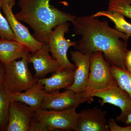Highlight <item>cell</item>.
Masks as SVG:
<instances>
[{
  "instance_id": "cell-1",
  "label": "cell",
  "mask_w": 131,
  "mask_h": 131,
  "mask_svg": "<svg viewBox=\"0 0 131 131\" xmlns=\"http://www.w3.org/2000/svg\"><path fill=\"white\" fill-rule=\"evenodd\" d=\"M72 22L75 35L82 37L75 49L84 54L101 52L111 66L127 71L125 59L129 36L93 15L76 16Z\"/></svg>"
},
{
  "instance_id": "cell-2",
  "label": "cell",
  "mask_w": 131,
  "mask_h": 131,
  "mask_svg": "<svg viewBox=\"0 0 131 131\" xmlns=\"http://www.w3.org/2000/svg\"><path fill=\"white\" fill-rule=\"evenodd\" d=\"M51 0H19L20 11L15 15L19 21L28 24L36 40L48 44L51 32L66 21L72 22L75 16L62 12L50 5Z\"/></svg>"
},
{
  "instance_id": "cell-3",
  "label": "cell",
  "mask_w": 131,
  "mask_h": 131,
  "mask_svg": "<svg viewBox=\"0 0 131 131\" xmlns=\"http://www.w3.org/2000/svg\"><path fill=\"white\" fill-rule=\"evenodd\" d=\"M30 53L20 61L4 64L5 77L3 85L11 94L20 93L29 89L37 82L28 67Z\"/></svg>"
},
{
  "instance_id": "cell-4",
  "label": "cell",
  "mask_w": 131,
  "mask_h": 131,
  "mask_svg": "<svg viewBox=\"0 0 131 131\" xmlns=\"http://www.w3.org/2000/svg\"><path fill=\"white\" fill-rule=\"evenodd\" d=\"M111 65L101 51L91 54L89 77L86 88L80 96L96 90L104 89L117 83L111 73Z\"/></svg>"
},
{
  "instance_id": "cell-5",
  "label": "cell",
  "mask_w": 131,
  "mask_h": 131,
  "mask_svg": "<svg viewBox=\"0 0 131 131\" xmlns=\"http://www.w3.org/2000/svg\"><path fill=\"white\" fill-rule=\"evenodd\" d=\"M77 106L62 110L35 111L33 118L44 124L49 131L75 130L78 113Z\"/></svg>"
},
{
  "instance_id": "cell-6",
  "label": "cell",
  "mask_w": 131,
  "mask_h": 131,
  "mask_svg": "<svg viewBox=\"0 0 131 131\" xmlns=\"http://www.w3.org/2000/svg\"><path fill=\"white\" fill-rule=\"evenodd\" d=\"M69 26L68 21L56 26L50 33L48 44L52 56L61 67L75 71V65L69 61L67 53L70 47L76 46L77 42L66 39L64 37L65 34L69 32Z\"/></svg>"
},
{
  "instance_id": "cell-7",
  "label": "cell",
  "mask_w": 131,
  "mask_h": 131,
  "mask_svg": "<svg viewBox=\"0 0 131 131\" xmlns=\"http://www.w3.org/2000/svg\"><path fill=\"white\" fill-rule=\"evenodd\" d=\"M83 97H96L101 98V105L106 103L118 107L121 113L115 118L116 121L124 123L127 116L131 113V100L128 94L122 89L117 83L104 89L93 91Z\"/></svg>"
},
{
  "instance_id": "cell-8",
  "label": "cell",
  "mask_w": 131,
  "mask_h": 131,
  "mask_svg": "<svg viewBox=\"0 0 131 131\" xmlns=\"http://www.w3.org/2000/svg\"><path fill=\"white\" fill-rule=\"evenodd\" d=\"M16 0H1V8L6 16L16 40L22 44L29 52L32 53L40 49L43 43L36 40L28 28L21 24L15 17L13 8Z\"/></svg>"
},
{
  "instance_id": "cell-9",
  "label": "cell",
  "mask_w": 131,
  "mask_h": 131,
  "mask_svg": "<svg viewBox=\"0 0 131 131\" xmlns=\"http://www.w3.org/2000/svg\"><path fill=\"white\" fill-rule=\"evenodd\" d=\"M94 101L93 97H82L80 94L68 89L64 92L59 91L47 94L40 106L42 110H62L71 107Z\"/></svg>"
},
{
  "instance_id": "cell-10",
  "label": "cell",
  "mask_w": 131,
  "mask_h": 131,
  "mask_svg": "<svg viewBox=\"0 0 131 131\" xmlns=\"http://www.w3.org/2000/svg\"><path fill=\"white\" fill-rule=\"evenodd\" d=\"M107 112L99 108L83 109L78 113L76 131H110Z\"/></svg>"
},
{
  "instance_id": "cell-11",
  "label": "cell",
  "mask_w": 131,
  "mask_h": 131,
  "mask_svg": "<svg viewBox=\"0 0 131 131\" xmlns=\"http://www.w3.org/2000/svg\"><path fill=\"white\" fill-rule=\"evenodd\" d=\"M47 44L43 43L40 49L31 53L29 63H32L35 71L34 78L37 80L44 78L48 74L52 73L62 68L57 61L49 54Z\"/></svg>"
},
{
  "instance_id": "cell-12",
  "label": "cell",
  "mask_w": 131,
  "mask_h": 131,
  "mask_svg": "<svg viewBox=\"0 0 131 131\" xmlns=\"http://www.w3.org/2000/svg\"><path fill=\"white\" fill-rule=\"evenodd\" d=\"M35 109L20 102L12 101L6 131H29Z\"/></svg>"
},
{
  "instance_id": "cell-13",
  "label": "cell",
  "mask_w": 131,
  "mask_h": 131,
  "mask_svg": "<svg viewBox=\"0 0 131 131\" xmlns=\"http://www.w3.org/2000/svg\"><path fill=\"white\" fill-rule=\"evenodd\" d=\"M71 60L76 66L74 81L67 89L78 94L84 91L86 86L90 72L91 54H84L77 50L70 52Z\"/></svg>"
},
{
  "instance_id": "cell-14",
  "label": "cell",
  "mask_w": 131,
  "mask_h": 131,
  "mask_svg": "<svg viewBox=\"0 0 131 131\" xmlns=\"http://www.w3.org/2000/svg\"><path fill=\"white\" fill-rule=\"evenodd\" d=\"M75 71L61 68L52 73L51 76L37 80L43 84L45 90L49 93L68 88L73 84Z\"/></svg>"
},
{
  "instance_id": "cell-15",
  "label": "cell",
  "mask_w": 131,
  "mask_h": 131,
  "mask_svg": "<svg viewBox=\"0 0 131 131\" xmlns=\"http://www.w3.org/2000/svg\"><path fill=\"white\" fill-rule=\"evenodd\" d=\"M48 93L43 84L37 80L29 89L20 93L11 94V96L12 101L23 102L36 111L40 109L42 102Z\"/></svg>"
},
{
  "instance_id": "cell-16",
  "label": "cell",
  "mask_w": 131,
  "mask_h": 131,
  "mask_svg": "<svg viewBox=\"0 0 131 131\" xmlns=\"http://www.w3.org/2000/svg\"><path fill=\"white\" fill-rule=\"evenodd\" d=\"M30 52L24 45L18 41L0 39V61L3 64L21 59Z\"/></svg>"
},
{
  "instance_id": "cell-17",
  "label": "cell",
  "mask_w": 131,
  "mask_h": 131,
  "mask_svg": "<svg viewBox=\"0 0 131 131\" xmlns=\"http://www.w3.org/2000/svg\"><path fill=\"white\" fill-rule=\"evenodd\" d=\"M93 16L96 18L100 16L106 17L113 22L117 30L131 37V24L127 22L125 16L119 12L109 10L100 11Z\"/></svg>"
},
{
  "instance_id": "cell-18",
  "label": "cell",
  "mask_w": 131,
  "mask_h": 131,
  "mask_svg": "<svg viewBox=\"0 0 131 131\" xmlns=\"http://www.w3.org/2000/svg\"><path fill=\"white\" fill-rule=\"evenodd\" d=\"M12 101L11 94L3 84L0 85V131H6Z\"/></svg>"
},
{
  "instance_id": "cell-19",
  "label": "cell",
  "mask_w": 131,
  "mask_h": 131,
  "mask_svg": "<svg viewBox=\"0 0 131 131\" xmlns=\"http://www.w3.org/2000/svg\"><path fill=\"white\" fill-rule=\"evenodd\" d=\"M111 73L118 85L126 91L131 100V74L126 70L111 66Z\"/></svg>"
},
{
  "instance_id": "cell-20",
  "label": "cell",
  "mask_w": 131,
  "mask_h": 131,
  "mask_svg": "<svg viewBox=\"0 0 131 131\" xmlns=\"http://www.w3.org/2000/svg\"><path fill=\"white\" fill-rule=\"evenodd\" d=\"M108 10L119 12L131 19V5L127 0H109Z\"/></svg>"
},
{
  "instance_id": "cell-21",
  "label": "cell",
  "mask_w": 131,
  "mask_h": 131,
  "mask_svg": "<svg viewBox=\"0 0 131 131\" xmlns=\"http://www.w3.org/2000/svg\"><path fill=\"white\" fill-rule=\"evenodd\" d=\"M1 0H0V38L14 40H16V38L9 26L7 19L1 12Z\"/></svg>"
},
{
  "instance_id": "cell-22",
  "label": "cell",
  "mask_w": 131,
  "mask_h": 131,
  "mask_svg": "<svg viewBox=\"0 0 131 131\" xmlns=\"http://www.w3.org/2000/svg\"><path fill=\"white\" fill-rule=\"evenodd\" d=\"M108 126L110 131H131V125L123 127L117 124L114 118H110L108 121Z\"/></svg>"
},
{
  "instance_id": "cell-23",
  "label": "cell",
  "mask_w": 131,
  "mask_h": 131,
  "mask_svg": "<svg viewBox=\"0 0 131 131\" xmlns=\"http://www.w3.org/2000/svg\"><path fill=\"white\" fill-rule=\"evenodd\" d=\"M29 131H48V130L44 124L33 117L30 124Z\"/></svg>"
},
{
  "instance_id": "cell-24",
  "label": "cell",
  "mask_w": 131,
  "mask_h": 131,
  "mask_svg": "<svg viewBox=\"0 0 131 131\" xmlns=\"http://www.w3.org/2000/svg\"><path fill=\"white\" fill-rule=\"evenodd\" d=\"M125 63L127 72L131 74V49L127 50L125 59Z\"/></svg>"
},
{
  "instance_id": "cell-25",
  "label": "cell",
  "mask_w": 131,
  "mask_h": 131,
  "mask_svg": "<svg viewBox=\"0 0 131 131\" xmlns=\"http://www.w3.org/2000/svg\"><path fill=\"white\" fill-rule=\"evenodd\" d=\"M5 77V70L4 64L0 61V85L3 84Z\"/></svg>"
},
{
  "instance_id": "cell-26",
  "label": "cell",
  "mask_w": 131,
  "mask_h": 131,
  "mask_svg": "<svg viewBox=\"0 0 131 131\" xmlns=\"http://www.w3.org/2000/svg\"><path fill=\"white\" fill-rule=\"evenodd\" d=\"M123 123L125 126L131 125V113L127 116Z\"/></svg>"
},
{
  "instance_id": "cell-27",
  "label": "cell",
  "mask_w": 131,
  "mask_h": 131,
  "mask_svg": "<svg viewBox=\"0 0 131 131\" xmlns=\"http://www.w3.org/2000/svg\"><path fill=\"white\" fill-rule=\"evenodd\" d=\"M127 1H128V2H129V4L131 5V0H127Z\"/></svg>"
}]
</instances>
